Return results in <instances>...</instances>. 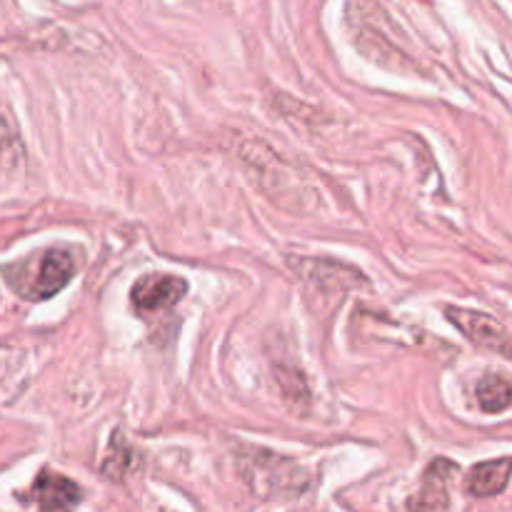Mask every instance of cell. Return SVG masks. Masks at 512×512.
<instances>
[{"mask_svg": "<svg viewBox=\"0 0 512 512\" xmlns=\"http://www.w3.org/2000/svg\"><path fill=\"white\" fill-rule=\"evenodd\" d=\"M75 275V258L68 250H48L40 255L35 278L23 288V295L30 300H48L58 295Z\"/></svg>", "mask_w": 512, "mask_h": 512, "instance_id": "3", "label": "cell"}, {"mask_svg": "<svg viewBox=\"0 0 512 512\" xmlns=\"http://www.w3.org/2000/svg\"><path fill=\"white\" fill-rule=\"evenodd\" d=\"M512 475V460L500 458L490 460V463L475 465L473 473L468 475V493L473 498H493V495H500L510 483Z\"/></svg>", "mask_w": 512, "mask_h": 512, "instance_id": "6", "label": "cell"}, {"mask_svg": "<svg viewBox=\"0 0 512 512\" xmlns=\"http://www.w3.org/2000/svg\"><path fill=\"white\" fill-rule=\"evenodd\" d=\"M450 473H455V465L438 460V463L430 465L428 475H425L423 490L415 500H410V508H448V480Z\"/></svg>", "mask_w": 512, "mask_h": 512, "instance_id": "7", "label": "cell"}, {"mask_svg": "<svg viewBox=\"0 0 512 512\" xmlns=\"http://www.w3.org/2000/svg\"><path fill=\"white\" fill-rule=\"evenodd\" d=\"M448 320L465 335L468 340H473L475 345L485 350H493V353L512 358V338L505 333L503 325L495 318L485 313H475V310H458L448 308Z\"/></svg>", "mask_w": 512, "mask_h": 512, "instance_id": "2", "label": "cell"}, {"mask_svg": "<svg viewBox=\"0 0 512 512\" xmlns=\"http://www.w3.org/2000/svg\"><path fill=\"white\" fill-rule=\"evenodd\" d=\"M238 468L245 483L258 498H288L303 495L308 475L293 460L273 455L270 450H250L238 458Z\"/></svg>", "mask_w": 512, "mask_h": 512, "instance_id": "1", "label": "cell"}, {"mask_svg": "<svg viewBox=\"0 0 512 512\" xmlns=\"http://www.w3.org/2000/svg\"><path fill=\"white\" fill-rule=\"evenodd\" d=\"M35 503L43 510H73L80 503V488L73 480L55 475L50 470L38 475L33 485Z\"/></svg>", "mask_w": 512, "mask_h": 512, "instance_id": "5", "label": "cell"}, {"mask_svg": "<svg viewBox=\"0 0 512 512\" xmlns=\"http://www.w3.org/2000/svg\"><path fill=\"white\" fill-rule=\"evenodd\" d=\"M188 283L175 275H145L130 290V303L140 313H160L180 303Z\"/></svg>", "mask_w": 512, "mask_h": 512, "instance_id": "4", "label": "cell"}, {"mask_svg": "<svg viewBox=\"0 0 512 512\" xmlns=\"http://www.w3.org/2000/svg\"><path fill=\"white\" fill-rule=\"evenodd\" d=\"M478 403L485 413H503L512 405V385L498 375H485L478 383Z\"/></svg>", "mask_w": 512, "mask_h": 512, "instance_id": "8", "label": "cell"}]
</instances>
